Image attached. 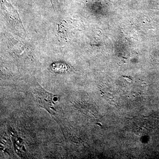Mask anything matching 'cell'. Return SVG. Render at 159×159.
Masks as SVG:
<instances>
[{"label":"cell","instance_id":"cell-1","mask_svg":"<svg viewBox=\"0 0 159 159\" xmlns=\"http://www.w3.org/2000/svg\"><path fill=\"white\" fill-rule=\"evenodd\" d=\"M33 93L41 107L45 108L51 114L54 115L56 112L54 105V97L55 96L48 93L40 86L34 89Z\"/></svg>","mask_w":159,"mask_h":159},{"label":"cell","instance_id":"cell-5","mask_svg":"<svg viewBox=\"0 0 159 159\" xmlns=\"http://www.w3.org/2000/svg\"><path fill=\"white\" fill-rule=\"evenodd\" d=\"M51 1L52 6H53L54 8L56 7V6H59L58 0H51Z\"/></svg>","mask_w":159,"mask_h":159},{"label":"cell","instance_id":"cell-2","mask_svg":"<svg viewBox=\"0 0 159 159\" xmlns=\"http://www.w3.org/2000/svg\"><path fill=\"white\" fill-rule=\"evenodd\" d=\"M9 48L11 52L18 57H30L31 54L30 50L23 43L15 39L9 38Z\"/></svg>","mask_w":159,"mask_h":159},{"label":"cell","instance_id":"cell-3","mask_svg":"<svg viewBox=\"0 0 159 159\" xmlns=\"http://www.w3.org/2000/svg\"><path fill=\"white\" fill-rule=\"evenodd\" d=\"M4 11L5 14L7 15V17L9 18V21H11V24L14 25L16 27L20 28L21 30L25 31L23 27L22 24L18 14L17 12L15 10L14 8L8 3H5L4 6Z\"/></svg>","mask_w":159,"mask_h":159},{"label":"cell","instance_id":"cell-4","mask_svg":"<svg viewBox=\"0 0 159 159\" xmlns=\"http://www.w3.org/2000/svg\"><path fill=\"white\" fill-rule=\"evenodd\" d=\"M51 70L57 74H66L71 70L70 67L68 65L61 62L53 63L51 66Z\"/></svg>","mask_w":159,"mask_h":159}]
</instances>
